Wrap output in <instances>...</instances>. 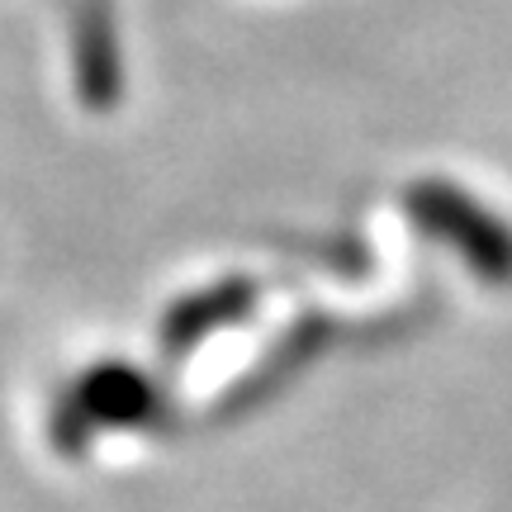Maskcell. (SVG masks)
<instances>
[{
    "mask_svg": "<svg viewBox=\"0 0 512 512\" xmlns=\"http://www.w3.org/2000/svg\"><path fill=\"white\" fill-rule=\"evenodd\" d=\"M256 304V285L252 280H219V285H209V290L190 294L181 299L176 309L166 313L162 323V342L166 351H190L195 342H204L209 332L228 328V323H238L247 318V309Z\"/></svg>",
    "mask_w": 512,
    "mask_h": 512,
    "instance_id": "cell-3",
    "label": "cell"
},
{
    "mask_svg": "<svg viewBox=\"0 0 512 512\" xmlns=\"http://www.w3.org/2000/svg\"><path fill=\"white\" fill-rule=\"evenodd\" d=\"M403 204L422 233L446 242L484 285H512V228L479 200H470L460 185L418 181L408 185Z\"/></svg>",
    "mask_w": 512,
    "mask_h": 512,
    "instance_id": "cell-1",
    "label": "cell"
},
{
    "mask_svg": "<svg viewBox=\"0 0 512 512\" xmlns=\"http://www.w3.org/2000/svg\"><path fill=\"white\" fill-rule=\"evenodd\" d=\"M152 384H147L143 370L124 366V361H105V366H91L76 384L72 403H67V422L76 427H138V422L152 418Z\"/></svg>",
    "mask_w": 512,
    "mask_h": 512,
    "instance_id": "cell-2",
    "label": "cell"
}]
</instances>
